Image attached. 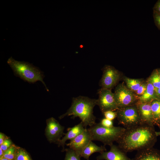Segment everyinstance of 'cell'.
Wrapping results in <instances>:
<instances>
[{
    "instance_id": "obj_1",
    "label": "cell",
    "mask_w": 160,
    "mask_h": 160,
    "mask_svg": "<svg viewBox=\"0 0 160 160\" xmlns=\"http://www.w3.org/2000/svg\"><path fill=\"white\" fill-rule=\"evenodd\" d=\"M159 135L160 131H156L153 126L141 124L125 128L116 142L119 147L127 153L153 147Z\"/></svg>"
},
{
    "instance_id": "obj_2",
    "label": "cell",
    "mask_w": 160,
    "mask_h": 160,
    "mask_svg": "<svg viewBox=\"0 0 160 160\" xmlns=\"http://www.w3.org/2000/svg\"><path fill=\"white\" fill-rule=\"evenodd\" d=\"M96 105L97 99L82 96L74 97L71 107L59 118L61 119L69 116H72L73 118L78 117L85 128L88 126L92 127L96 123V117L93 111Z\"/></svg>"
},
{
    "instance_id": "obj_3",
    "label": "cell",
    "mask_w": 160,
    "mask_h": 160,
    "mask_svg": "<svg viewBox=\"0 0 160 160\" xmlns=\"http://www.w3.org/2000/svg\"><path fill=\"white\" fill-rule=\"evenodd\" d=\"M7 63L12 70L15 76L29 83H34L37 81H40L44 86L47 90L49 91L43 81L44 77V73L39 68L28 62L15 60L12 57L8 59Z\"/></svg>"
},
{
    "instance_id": "obj_4",
    "label": "cell",
    "mask_w": 160,
    "mask_h": 160,
    "mask_svg": "<svg viewBox=\"0 0 160 160\" xmlns=\"http://www.w3.org/2000/svg\"><path fill=\"white\" fill-rule=\"evenodd\" d=\"M125 128L120 127H106L99 123H96L87 129L91 136L92 140L101 142L104 145L109 146L116 142L121 137Z\"/></svg>"
},
{
    "instance_id": "obj_5",
    "label": "cell",
    "mask_w": 160,
    "mask_h": 160,
    "mask_svg": "<svg viewBox=\"0 0 160 160\" xmlns=\"http://www.w3.org/2000/svg\"><path fill=\"white\" fill-rule=\"evenodd\" d=\"M117 114L119 124L123 125L125 128L142 124L136 105L119 108Z\"/></svg>"
},
{
    "instance_id": "obj_6",
    "label": "cell",
    "mask_w": 160,
    "mask_h": 160,
    "mask_svg": "<svg viewBox=\"0 0 160 160\" xmlns=\"http://www.w3.org/2000/svg\"><path fill=\"white\" fill-rule=\"evenodd\" d=\"M99 97L97 99V105L103 113L108 111L118 110L119 108L115 101L114 93L111 89L102 88L98 91Z\"/></svg>"
},
{
    "instance_id": "obj_7",
    "label": "cell",
    "mask_w": 160,
    "mask_h": 160,
    "mask_svg": "<svg viewBox=\"0 0 160 160\" xmlns=\"http://www.w3.org/2000/svg\"><path fill=\"white\" fill-rule=\"evenodd\" d=\"M113 93L119 109L133 105L136 100V97L132 91L122 84H119L116 87Z\"/></svg>"
},
{
    "instance_id": "obj_8",
    "label": "cell",
    "mask_w": 160,
    "mask_h": 160,
    "mask_svg": "<svg viewBox=\"0 0 160 160\" xmlns=\"http://www.w3.org/2000/svg\"><path fill=\"white\" fill-rule=\"evenodd\" d=\"M120 77L118 71L110 65L105 66L103 69V74L101 80L102 88L111 89L118 82Z\"/></svg>"
},
{
    "instance_id": "obj_9",
    "label": "cell",
    "mask_w": 160,
    "mask_h": 160,
    "mask_svg": "<svg viewBox=\"0 0 160 160\" xmlns=\"http://www.w3.org/2000/svg\"><path fill=\"white\" fill-rule=\"evenodd\" d=\"M64 128L54 118L48 119L47 120L46 134L48 140L57 143L64 134Z\"/></svg>"
},
{
    "instance_id": "obj_10",
    "label": "cell",
    "mask_w": 160,
    "mask_h": 160,
    "mask_svg": "<svg viewBox=\"0 0 160 160\" xmlns=\"http://www.w3.org/2000/svg\"><path fill=\"white\" fill-rule=\"evenodd\" d=\"M92 140L91 135L87 129L86 128L66 145L80 156L83 149Z\"/></svg>"
},
{
    "instance_id": "obj_11",
    "label": "cell",
    "mask_w": 160,
    "mask_h": 160,
    "mask_svg": "<svg viewBox=\"0 0 160 160\" xmlns=\"http://www.w3.org/2000/svg\"><path fill=\"white\" fill-rule=\"evenodd\" d=\"M110 146V150L100 153L96 157L97 160H132L118 146L113 144Z\"/></svg>"
},
{
    "instance_id": "obj_12",
    "label": "cell",
    "mask_w": 160,
    "mask_h": 160,
    "mask_svg": "<svg viewBox=\"0 0 160 160\" xmlns=\"http://www.w3.org/2000/svg\"><path fill=\"white\" fill-rule=\"evenodd\" d=\"M140 119L142 124L153 126V115L151 106V102L136 104Z\"/></svg>"
},
{
    "instance_id": "obj_13",
    "label": "cell",
    "mask_w": 160,
    "mask_h": 160,
    "mask_svg": "<svg viewBox=\"0 0 160 160\" xmlns=\"http://www.w3.org/2000/svg\"><path fill=\"white\" fill-rule=\"evenodd\" d=\"M132 160H160V150L152 147L137 151Z\"/></svg>"
},
{
    "instance_id": "obj_14",
    "label": "cell",
    "mask_w": 160,
    "mask_h": 160,
    "mask_svg": "<svg viewBox=\"0 0 160 160\" xmlns=\"http://www.w3.org/2000/svg\"><path fill=\"white\" fill-rule=\"evenodd\" d=\"M86 128L85 127L83 124L81 122L73 127L68 128L67 132L57 143L58 145L62 146L64 149L65 143L67 140H72L82 132Z\"/></svg>"
},
{
    "instance_id": "obj_15",
    "label": "cell",
    "mask_w": 160,
    "mask_h": 160,
    "mask_svg": "<svg viewBox=\"0 0 160 160\" xmlns=\"http://www.w3.org/2000/svg\"><path fill=\"white\" fill-rule=\"evenodd\" d=\"M105 145L98 146L91 141L84 148L81 154V157L87 160H89L90 156L93 153L99 152L101 153L106 151Z\"/></svg>"
},
{
    "instance_id": "obj_16",
    "label": "cell",
    "mask_w": 160,
    "mask_h": 160,
    "mask_svg": "<svg viewBox=\"0 0 160 160\" xmlns=\"http://www.w3.org/2000/svg\"><path fill=\"white\" fill-rule=\"evenodd\" d=\"M155 93L154 87L149 81L147 84L146 89L144 93L139 97V102L142 103L151 102L156 98Z\"/></svg>"
},
{
    "instance_id": "obj_17",
    "label": "cell",
    "mask_w": 160,
    "mask_h": 160,
    "mask_svg": "<svg viewBox=\"0 0 160 160\" xmlns=\"http://www.w3.org/2000/svg\"><path fill=\"white\" fill-rule=\"evenodd\" d=\"M151 106L154 125L160 128V100L156 99L152 101Z\"/></svg>"
},
{
    "instance_id": "obj_18",
    "label": "cell",
    "mask_w": 160,
    "mask_h": 160,
    "mask_svg": "<svg viewBox=\"0 0 160 160\" xmlns=\"http://www.w3.org/2000/svg\"><path fill=\"white\" fill-rule=\"evenodd\" d=\"M125 80L127 87L131 90L136 91L142 84L139 79L125 78Z\"/></svg>"
},
{
    "instance_id": "obj_19",
    "label": "cell",
    "mask_w": 160,
    "mask_h": 160,
    "mask_svg": "<svg viewBox=\"0 0 160 160\" xmlns=\"http://www.w3.org/2000/svg\"><path fill=\"white\" fill-rule=\"evenodd\" d=\"M81 157L73 150L70 148L66 149L64 160H81Z\"/></svg>"
},
{
    "instance_id": "obj_20",
    "label": "cell",
    "mask_w": 160,
    "mask_h": 160,
    "mask_svg": "<svg viewBox=\"0 0 160 160\" xmlns=\"http://www.w3.org/2000/svg\"><path fill=\"white\" fill-rule=\"evenodd\" d=\"M149 81L151 83L155 90L160 87V79L158 72H155L151 76Z\"/></svg>"
},
{
    "instance_id": "obj_21",
    "label": "cell",
    "mask_w": 160,
    "mask_h": 160,
    "mask_svg": "<svg viewBox=\"0 0 160 160\" xmlns=\"http://www.w3.org/2000/svg\"><path fill=\"white\" fill-rule=\"evenodd\" d=\"M15 148L13 146H11L8 149L4 152L3 157L8 160H13L15 156Z\"/></svg>"
},
{
    "instance_id": "obj_22",
    "label": "cell",
    "mask_w": 160,
    "mask_h": 160,
    "mask_svg": "<svg viewBox=\"0 0 160 160\" xmlns=\"http://www.w3.org/2000/svg\"><path fill=\"white\" fill-rule=\"evenodd\" d=\"M15 160H31L28 154L25 151L19 150L15 155Z\"/></svg>"
},
{
    "instance_id": "obj_23",
    "label": "cell",
    "mask_w": 160,
    "mask_h": 160,
    "mask_svg": "<svg viewBox=\"0 0 160 160\" xmlns=\"http://www.w3.org/2000/svg\"><path fill=\"white\" fill-rule=\"evenodd\" d=\"M105 118L111 121H113L117 116V112L108 111L103 113Z\"/></svg>"
},
{
    "instance_id": "obj_24",
    "label": "cell",
    "mask_w": 160,
    "mask_h": 160,
    "mask_svg": "<svg viewBox=\"0 0 160 160\" xmlns=\"http://www.w3.org/2000/svg\"><path fill=\"white\" fill-rule=\"evenodd\" d=\"M100 125L106 127H111L113 126L112 121L109 120L105 118L101 119L100 122Z\"/></svg>"
},
{
    "instance_id": "obj_25",
    "label": "cell",
    "mask_w": 160,
    "mask_h": 160,
    "mask_svg": "<svg viewBox=\"0 0 160 160\" xmlns=\"http://www.w3.org/2000/svg\"><path fill=\"white\" fill-rule=\"evenodd\" d=\"M153 16L156 25L160 30V13L153 11Z\"/></svg>"
},
{
    "instance_id": "obj_26",
    "label": "cell",
    "mask_w": 160,
    "mask_h": 160,
    "mask_svg": "<svg viewBox=\"0 0 160 160\" xmlns=\"http://www.w3.org/2000/svg\"><path fill=\"white\" fill-rule=\"evenodd\" d=\"M12 142L10 140L8 139L5 140L2 144L0 145V148L4 152L8 149L10 146Z\"/></svg>"
},
{
    "instance_id": "obj_27",
    "label": "cell",
    "mask_w": 160,
    "mask_h": 160,
    "mask_svg": "<svg viewBox=\"0 0 160 160\" xmlns=\"http://www.w3.org/2000/svg\"><path fill=\"white\" fill-rule=\"evenodd\" d=\"M147 88V84L145 83H142L138 89L136 91V93L141 96L143 94Z\"/></svg>"
},
{
    "instance_id": "obj_28",
    "label": "cell",
    "mask_w": 160,
    "mask_h": 160,
    "mask_svg": "<svg viewBox=\"0 0 160 160\" xmlns=\"http://www.w3.org/2000/svg\"><path fill=\"white\" fill-rule=\"evenodd\" d=\"M153 11L160 13V0H158L153 8Z\"/></svg>"
},
{
    "instance_id": "obj_29",
    "label": "cell",
    "mask_w": 160,
    "mask_h": 160,
    "mask_svg": "<svg viewBox=\"0 0 160 160\" xmlns=\"http://www.w3.org/2000/svg\"><path fill=\"white\" fill-rule=\"evenodd\" d=\"M5 135L2 133H0V145H1L5 140Z\"/></svg>"
},
{
    "instance_id": "obj_30",
    "label": "cell",
    "mask_w": 160,
    "mask_h": 160,
    "mask_svg": "<svg viewBox=\"0 0 160 160\" xmlns=\"http://www.w3.org/2000/svg\"><path fill=\"white\" fill-rule=\"evenodd\" d=\"M156 94L160 96V87L155 90Z\"/></svg>"
},
{
    "instance_id": "obj_31",
    "label": "cell",
    "mask_w": 160,
    "mask_h": 160,
    "mask_svg": "<svg viewBox=\"0 0 160 160\" xmlns=\"http://www.w3.org/2000/svg\"><path fill=\"white\" fill-rule=\"evenodd\" d=\"M4 152L3 150L0 148V158L3 157Z\"/></svg>"
},
{
    "instance_id": "obj_32",
    "label": "cell",
    "mask_w": 160,
    "mask_h": 160,
    "mask_svg": "<svg viewBox=\"0 0 160 160\" xmlns=\"http://www.w3.org/2000/svg\"><path fill=\"white\" fill-rule=\"evenodd\" d=\"M0 160H8L2 157L1 158H0Z\"/></svg>"
},
{
    "instance_id": "obj_33",
    "label": "cell",
    "mask_w": 160,
    "mask_h": 160,
    "mask_svg": "<svg viewBox=\"0 0 160 160\" xmlns=\"http://www.w3.org/2000/svg\"><path fill=\"white\" fill-rule=\"evenodd\" d=\"M158 72V74H159L160 79V70H159Z\"/></svg>"
}]
</instances>
